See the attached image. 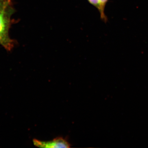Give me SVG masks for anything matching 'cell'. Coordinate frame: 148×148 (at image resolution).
Wrapping results in <instances>:
<instances>
[{"mask_svg": "<svg viewBox=\"0 0 148 148\" xmlns=\"http://www.w3.org/2000/svg\"><path fill=\"white\" fill-rule=\"evenodd\" d=\"M13 11L10 0H0V45L7 50H10L14 44L9 35Z\"/></svg>", "mask_w": 148, "mask_h": 148, "instance_id": "6da1fadb", "label": "cell"}, {"mask_svg": "<svg viewBox=\"0 0 148 148\" xmlns=\"http://www.w3.org/2000/svg\"><path fill=\"white\" fill-rule=\"evenodd\" d=\"M35 146L43 148H69L71 147L70 143L61 137H58L52 141L49 142H42L37 140H34Z\"/></svg>", "mask_w": 148, "mask_h": 148, "instance_id": "7a4b0ae2", "label": "cell"}, {"mask_svg": "<svg viewBox=\"0 0 148 148\" xmlns=\"http://www.w3.org/2000/svg\"><path fill=\"white\" fill-rule=\"evenodd\" d=\"M108 1V0H99L100 7H101V11L99 12H100L101 19L105 22H106L108 20V18L105 14V10L106 4Z\"/></svg>", "mask_w": 148, "mask_h": 148, "instance_id": "3957f363", "label": "cell"}, {"mask_svg": "<svg viewBox=\"0 0 148 148\" xmlns=\"http://www.w3.org/2000/svg\"><path fill=\"white\" fill-rule=\"evenodd\" d=\"M87 1L90 4L94 6V7L98 9V11L100 12L101 11V7H100L99 0H87Z\"/></svg>", "mask_w": 148, "mask_h": 148, "instance_id": "277c9868", "label": "cell"}]
</instances>
